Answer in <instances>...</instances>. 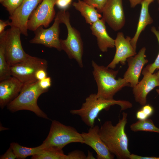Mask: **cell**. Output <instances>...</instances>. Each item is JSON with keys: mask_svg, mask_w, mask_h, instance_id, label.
<instances>
[{"mask_svg": "<svg viewBox=\"0 0 159 159\" xmlns=\"http://www.w3.org/2000/svg\"><path fill=\"white\" fill-rule=\"evenodd\" d=\"M121 119L114 125L111 121H105L100 127L99 135L111 153L118 159H129L131 154L125 132L128 114L123 112Z\"/></svg>", "mask_w": 159, "mask_h": 159, "instance_id": "1", "label": "cell"}, {"mask_svg": "<svg viewBox=\"0 0 159 159\" xmlns=\"http://www.w3.org/2000/svg\"><path fill=\"white\" fill-rule=\"evenodd\" d=\"M117 105L120 107L121 110L130 108L132 103L128 101L107 100L97 97L96 94H91L85 99L80 108L72 110L70 113L79 116L82 120L88 127H94L95 121L99 113L103 110H108L111 106Z\"/></svg>", "mask_w": 159, "mask_h": 159, "instance_id": "2", "label": "cell"}, {"mask_svg": "<svg viewBox=\"0 0 159 159\" xmlns=\"http://www.w3.org/2000/svg\"><path fill=\"white\" fill-rule=\"evenodd\" d=\"M92 64L93 74L97 85L96 95L97 97L107 100L113 99L115 95L123 88L130 86L123 78L115 79L118 70L99 65L94 61H92Z\"/></svg>", "mask_w": 159, "mask_h": 159, "instance_id": "3", "label": "cell"}, {"mask_svg": "<svg viewBox=\"0 0 159 159\" xmlns=\"http://www.w3.org/2000/svg\"><path fill=\"white\" fill-rule=\"evenodd\" d=\"M47 91L40 87L39 80L24 84L18 96L7 105V108L12 112L23 110L30 111L39 117L49 119L37 104L39 96Z\"/></svg>", "mask_w": 159, "mask_h": 159, "instance_id": "4", "label": "cell"}, {"mask_svg": "<svg viewBox=\"0 0 159 159\" xmlns=\"http://www.w3.org/2000/svg\"><path fill=\"white\" fill-rule=\"evenodd\" d=\"M61 23L66 26L67 36L65 39H60L62 49L67 54L69 58L76 60L79 66L83 67L82 57L83 52V42L79 32L71 26L70 15L66 10H61L57 14Z\"/></svg>", "mask_w": 159, "mask_h": 159, "instance_id": "5", "label": "cell"}, {"mask_svg": "<svg viewBox=\"0 0 159 159\" xmlns=\"http://www.w3.org/2000/svg\"><path fill=\"white\" fill-rule=\"evenodd\" d=\"M73 143L84 144L81 134L74 127L54 120L52 121L49 134L42 143L46 147L62 149L67 145Z\"/></svg>", "mask_w": 159, "mask_h": 159, "instance_id": "6", "label": "cell"}, {"mask_svg": "<svg viewBox=\"0 0 159 159\" xmlns=\"http://www.w3.org/2000/svg\"><path fill=\"white\" fill-rule=\"evenodd\" d=\"M21 34L19 29L14 26L0 34V43L4 47L6 60L10 67L23 61L29 55L22 46Z\"/></svg>", "mask_w": 159, "mask_h": 159, "instance_id": "7", "label": "cell"}, {"mask_svg": "<svg viewBox=\"0 0 159 159\" xmlns=\"http://www.w3.org/2000/svg\"><path fill=\"white\" fill-rule=\"evenodd\" d=\"M47 64L45 59L29 55L23 61L10 66L11 75L24 84L34 82L38 81L35 76L36 72L47 69Z\"/></svg>", "mask_w": 159, "mask_h": 159, "instance_id": "8", "label": "cell"}, {"mask_svg": "<svg viewBox=\"0 0 159 159\" xmlns=\"http://www.w3.org/2000/svg\"><path fill=\"white\" fill-rule=\"evenodd\" d=\"M57 0L42 1L31 14L27 23L28 30L34 31L41 26H49L55 16Z\"/></svg>", "mask_w": 159, "mask_h": 159, "instance_id": "9", "label": "cell"}, {"mask_svg": "<svg viewBox=\"0 0 159 159\" xmlns=\"http://www.w3.org/2000/svg\"><path fill=\"white\" fill-rule=\"evenodd\" d=\"M60 23L56 15L53 24L49 28L44 29L41 26L35 31L34 37L29 41L30 43L41 44L46 47L54 48L59 51L62 49L60 40L59 24Z\"/></svg>", "mask_w": 159, "mask_h": 159, "instance_id": "10", "label": "cell"}, {"mask_svg": "<svg viewBox=\"0 0 159 159\" xmlns=\"http://www.w3.org/2000/svg\"><path fill=\"white\" fill-rule=\"evenodd\" d=\"M102 13V18L113 30L119 31L124 26L125 18L122 0H108Z\"/></svg>", "mask_w": 159, "mask_h": 159, "instance_id": "11", "label": "cell"}, {"mask_svg": "<svg viewBox=\"0 0 159 159\" xmlns=\"http://www.w3.org/2000/svg\"><path fill=\"white\" fill-rule=\"evenodd\" d=\"M43 0H23L13 14L10 16L11 26H14L19 29L21 34L27 36V23L32 12Z\"/></svg>", "mask_w": 159, "mask_h": 159, "instance_id": "12", "label": "cell"}, {"mask_svg": "<svg viewBox=\"0 0 159 159\" xmlns=\"http://www.w3.org/2000/svg\"><path fill=\"white\" fill-rule=\"evenodd\" d=\"M131 38L128 36L125 37L122 32L117 33L115 39V53L113 59L107 66V67L113 69L119 63L124 65L128 58L136 54V50L131 44Z\"/></svg>", "mask_w": 159, "mask_h": 159, "instance_id": "13", "label": "cell"}, {"mask_svg": "<svg viewBox=\"0 0 159 159\" xmlns=\"http://www.w3.org/2000/svg\"><path fill=\"white\" fill-rule=\"evenodd\" d=\"M146 48L143 47L135 56L128 58V67L123 78L130 87L133 88L139 82V79L142 69L148 61L146 59Z\"/></svg>", "mask_w": 159, "mask_h": 159, "instance_id": "14", "label": "cell"}, {"mask_svg": "<svg viewBox=\"0 0 159 159\" xmlns=\"http://www.w3.org/2000/svg\"><path fill=\"white\" fill-rule=\"evenodd\" d=\"M99 128L98 125H95L90 127L87 132L81 133L84 144L95 150L97 154V159H113L115 155L111 153L101 139L99 134Z\"/></svg>", "mask_w": 159, "mask_h": 159, "instance_id": "15", "label": "cell"}, {"mask_svg": "<svg viewBox=\"0 0 159 159\" xmlns=\"http://www.w3.org/2000/svg\"><path fill=\"white\" fill-rule=\"evenodd\" d=\"M142 80L133 88L132 92L135 100L141 105L146 104L148 94L155 87H159L156 73L142 72Z\"/></svg>", "mask_w": 159, "mask_h": 159, "instance_id": "16", "label": "cell"}, {"mask_svg": "<svg viewBox=\"0 0 159 159\" xmlns=\"http://www.w3.org/2000/svg\"><path fill=\"white\" fill-rule=\"evenodd\" d=\"M24 84L12 76L0 81V106L1 109L18 96Z\"/></svg>", "mask_w": 159, "mask_h": 159, "instance_id": "17", "label": "cell"}, {"mask_svg": "<svg viewBox=\"0 0 159 159\" xmlns=\"http://www.w3.org/2000/svg\"><path fill=\"white\" fill-rule=\"evenodd\" d=\"M105 23L102 18L90 26L92 33L97 37L98 46L102 52H107L108 49L115 47V39L107 33Z\"/></svg>", "mask_w": 159, "mask_h": 159, "instance_id": "18", "label": "cell"}, {"mask_svg": "<svg viewBox=\"0 0 159 159\" xmlns=\"http://www.w3.org/2000/svg\"><path fill=\"white\" fill-rule=\"evenodd\" d=\"M140 4L141 10L136 31L130 41L132 46L136 50L137 43L141 34L148 25L153 22L149 11L150 5L144 0H142Z\"/></svg>", "mask_w": 159, "mask_h": 159, "instance_id": "19", "label": "cell"}, {"mask_svg": "<svg viewBox=\"0 0 159 159\" xmlns=\"http://www.w3.org/2000/svg\"><path fill=\"white\" fill-rule=\"evenodd\" d=\"M77 0L72 3V6L80 12L86 23L91 25L102 18L100 13L94 7L82 0Z\"/></svg>", "mask_w": 159, "mask_h": 159, "instance_id": "20", "label": "cell"}, {"mask_svg": "<svg viewBox=\"0 0 159 159\" xmlns=\"http://www.w3.org/2000/svg\"><path fill=\"white\" fill-rule=\"evenodd\" d=\"M10 146L13 149L17 158L23 159L28 156H33L39 153L45 148L42 143L41 145L34 148H28L23 146L16 143H12Z\"/></svg>", "mask_w": 159, "mask_h": 159, "instance_id": "21", "label": "cell"}, {"mask_svg": "<svg viewBox=\"0 0 159 159\" xmlns=\"http://www.w3.org/2000/svg\"><path fill=\"white\" fill-rule=\"evenodd\" d=\"M62 149L52 147L44 148L39 153L32 156V159H67Z\"/></svg>", "mask_w": 159, "mask_h": 159, "instance_id": "22", "label": "cell"}, {"mask_svg": "<svg viewBox=\"0 0 159 159\" xmlns=\"http://www.w3.org/2000/svg\"><path fill=\"white\" fill-rule=\"evenodd\" d=\"M130 129L134 132L144 131L159 133V128L155 126L151 119L148 118L139 120L130 125Z\"/></svg>", "mask_w": 159, "mask_h": 159, "instance_id": "23", "label": "cell"}, {"mask_svg": "<svg viewBox=\"0 0 159 159\" xmlns=\"http://www.w3.org/2000/svg\"><path fill=\"white\" fill-rule=\"evenodd\" d=\"M10 67L6 60L4 47L3 45L0 43V81L11 76Z\"/></svg>", "mask_w": 159, "mask_h": 159, "instance_id": "24", "label": "cell"}, {"mask_svg": "<svg viewBox=\"0 0 159 159\" xmlns=\"http://www.w3.org/2000/svg\"><path fill=\"white\" fill-rule=\"evenodd\" d=\"M151 31L156 37L159 45V29L157 30L153 26L151 27ZM157 69H159V51L155 61L153 63L148 65L143 69L142 72H148L153 74Z\"/></svg>", "mask_w": 159, "mask_h": 159, "instance_id": "25", "label": "cell"}, {"mask_svg": "<svg viewBox=\"0 0 159 159\" xmlns=\"http://www.w3.org/2000/svg\"><path fill=\"white\" fill-rule=\"evenodd\" d=\"M23 0H0V3L12 15L22 4Z\"/></svg>", "mask_w": 159, "mask_h": 159, "instance_id": "26", "label": "cell"}, {"mask_svg": "<svg viewBox=\"0 0 159 159\" xmlns=\"http://www.w3.org/2000/svg\"><path fill=\"white\" fill-rule=\"evenodd\" d=\"M94 7L100 13H102L105 6L108 0H82Z\"/></svg>", "mask_w": 159, "mask_h": 159, "instance_id": "27", "label": "cell"}, {"mask_svg": "<svg viewBox=\"0 0 159 159\" xmlns=\"http://www.w3.org/2000/svg\"><path fill=\"white\" fill-rule=\"evenodd\" d=\"M67 159H86V156L82 151L75 150L69 153Z\"/></svg>", "mask_w": 159, "mask_h": 159, "instance_id": "28", "label": "cell"}, {"mask_svg": "<svg viewBox=\"0 0 159 159\" xmlns=\"http://www.w3.org/2000/svg\"><path fill=\"white\" fill-rule=\"evenodd\" d=\"M51 79L50 77H47L39 80V85L42 89L48 91L49 88L51 85Z\"/></svg>", "mask_w": 159, "mask_h": 159, "instance_id": "29", "label": "cell"}, {"mask_svg": "<svg viewBox=\"0 0 159 159\" xmlns=\"http://www.w3.org/2000/svg\"><path fill=\"white\" fill-rule=\"evenodd\" d=\"M72 0H57L56 5L61 10H66L71 4Z\"/></svg>", "mask_w": 159, "mask_h": 159, "instance_id": "30", "label": "cell"}, {"mask_svg": "<svg viewBox=\"0 0 159 159\" xmlns=\"http://www.w3.org/2000/svg\"><path fill=\"white\" fill-rule=\"evenodd\" d=\"M16 158H17V156L10 146L6 152L0 157V159H14Z\"/></svg>", "mask_w": 159, "mask_h": 159, "instance_id": "31", "label": "cell"}, {"mask_svg": "<svg viewBox=\"0 0 159 159\" xmlns=\"http://www.w3.org/2000/svg\"><path fill=\"white\" fill-rule=\"evenodd\" d=\"M47 69H41L38 70L35 73V76L37 80H40L47 77Z\"/></svg>", "mask_w": 159, "mask_h": 159, "instance_id": "32", "label": "cell"}, {"mask_svg": "<svg viewBox=\"0 0 159 159\" xmlns=\"http://www.w3.org/2000/svg\"><path fill=\"white\" fill-rule=\"evenodd\" d=\"M141 109L148 118L152 115L154 111L153 107L149 104L143 106Z\"/></svg>", "mask_w": 159, "mask_h": 159, "instance_id": "33", "label": "cell"}, {"mask_svg": "<svg viewBox=\"0 0 159 159\" xmlns=\"http://www.w3.org/2000/svg\"><path fill=\"white\" fill-rule=\"evenodd\" d=\"M129 159H159V157L143 156L133 154H131Z\"/></svg>", "mask_w": 159, "mask_h": 159, "instance_id": "34", "label": "cell"}, {"mask_svg": "<svg viewBox=\"0 0 159 159\" xmlns=\"http://www.w3.org/2000/svg\"><path fill=\"white\" fill-rule=\"evenodd\" d=\"M136 115L137 119L140 120H144L148 118V117L141 109L137 112Z\"/></svg>", "mask_w": 159, "mask_h": 159, "instance_id": "35", "label": "cell"}, {"mask_svg": "<svg viewBox=\"0 0 159 159\" xmlns=\"http://www.w3.org/2000/svg\"><path fill=\"white\" fill-rule=\"evenodd\" d=\"M10 25V22L9 21H4L0 20V34L2 33L4 31L5 27L7 26Z\"/></svg>", "mask_w": 159, "mask_h": 159, "instance_id": "36", "label": "cell"}, {"mask_svg": "<svg viewBox=\"0 0 159 159\" xmlns=\"http://www.w3.org/2000/svg\"><path fill=\"white\" fill-rule=\"evenodd\" d=\"M130 4L131 8H135L138 5L140 4L142 0H128Z\"/></svg>", "mask_w": 159, "mask_h": 159, "instance_id": "37", "label": "cell"}, {"mask_svg": "<svg viewBox=\"0 0 159 159\" xmlns=\"http://www.w3.org/2000/svg\"><path fill=\"white\" fill-rule=\"evenodd\" d=\"M95 159V158L93 156L92 154L88 150V151L87 156H86V159Z\"/></svg>", "mask_w": 159, "mask_h": 159, "instance_id": "38", "label": "cell"}, {"mask_svg": "<svg viewBox=\"0 0 159 159\" xmlns=\"http://www.w3.org/2000/svg\"><path fill=\"white\" fill-rule=\"evenodd\" d=\"M146 2L148 3L149 5L153 2L155 0H144Z\"/></svg>", "mask_w": 159, "mask_h": 159, "instance_id": "39", "label": "cell"}, {"mask_svg": "<svg viewBox=\"0 0 159 159\" xmlns=\"http://www.w3.org/2000/svg\"><path fill=\"white\" fill-rule=\"evenodd\" d=\"M156 74L157 75V76L158 81L159 82V70L158 72L157 73H156Z\"/></svg>", "mask_w": 159, "mask_h": 159, "instance_id": "40", "label": "cell"}, {"mask_svg": "<svg viewBox=\"0 0 159 159\" xmlns=\"http://www.w3.org/2000/svg\"><path fill=\"white\" fill-rule=\"evenodd\" d=\"M156 91L157 92V93L159 95V87L158 89L156 90Z\"/></svg>", "mask_w": 159, "mask_h": 159, "instance_id": "41", "label": "cell"}, {"mask_svg": "<svg viewBox=\"0 0 159 159\" xmlns=\"http://www.w3.org/2000/svg\"><path fill=\"white\" fill-rule=\"evenodd\" d=\"M157 2L159 5V0H157Z\"/></svg>", "mask_w": 159, "mask_h": 159, "instance_id": "42", "label": "cell"}, {"mask_svg": "<svg viewBox=\"0 0 159 159\" xmlns=\"http://www.w3.org/2000/svg\"><path fill=\"white\" fill-rule=\"evenodd\" d=\"M158 10L159 11V7L158 8Z\"/></svg>", "mask_w": 159, "mask_h": 159, "instance_id": "43", "label": "cell"}]
</instances>
